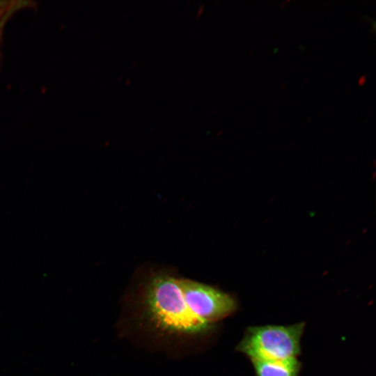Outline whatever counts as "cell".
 <instances>
[{
  "label": "cell",
  "instance_id": "6",
  "mask_svg": "<svg viewBox=\"0 0 376 376\" xmlns=\"http://www.w3.org/2000/svg\"><path fill=\"white\" fill-rule=\"evenodd\" d=\"M366 75H363L359 79V86H361L366 84Z\"/></svg>",
  "mask_w": 376,
  "mask_h": 376
},
{
  "label": "cell",
  "instance_id": "2",
  "mask_svg": "<svg viewBox=\"0 0 376 376\" xmlns=\"http://www.w3.org/2000/svg\"><path fill=\"white\" fill-rule=\"evenodd\" d=\"M304 322L288 325L265 324L247 327L236 350L250 361L298 358L305 330Z\"/></svg>",
  "mask_w": 376,
  "mask_h": 376
},
{
  "label": "cell",
  "instance_id": "5",
  "mask_svg": "<svg viewBox=\"0 0 376 376\" xmlns=\"http://www.w3.org/2000/svg\"><path fill=\"white\" fill-rule=\"evenodd\" d=\"M24 1H0V31L8 17L16 10L26 6Z\"/></svg>",
  "mask_w": 376,
  "mask_h": 376
},
{
  "label": "cell",
  "instance_id": "4",
  "mask_svg": "<svg viewBox=\"0 0 376 376\" xmlns=\"http://www.w3.org/2000/svg\"><path fill=\"white\" fill-rule=\"evenodd\" d=\"M255 376H299L301 363L298 358L251 361Z\"/></svg>",
  "mask_w": 376,
  "mask_h": 376
},
{
  "label": "cell",
  "instance_id": "1",
  "mask_svg": "<svg viewBox=\"0 0 376 376\" xmlns=\"http://www.w3.org/2000/svg\"><path fill=\"white\" fill-rule=\"evenodd\" d=\"M141 297L146 318L164 334L194 336L207 334L214 327L191 313L185 300L180 278L169 273L150 274L142 284Z\"/></svg>",
  "mask_w": 376,
  "mask_h": 376
},
{
  "label": "cell",
  "instance_id": "3",
  "mask_svg": "<svg viewBox=\"0 0 376 376\" xmlns=\"http://www.w3.org/2000/svg\"><path fill=\"white\" fill-rule=\"evenodd\" d=\"M180 283L191 313L207 324L214 325L238 308L237 299L221 290L188 279L180 278Z\"/></svg>",
  "mask_w": 376,
  "mask_h": 376
}]
</instances>
